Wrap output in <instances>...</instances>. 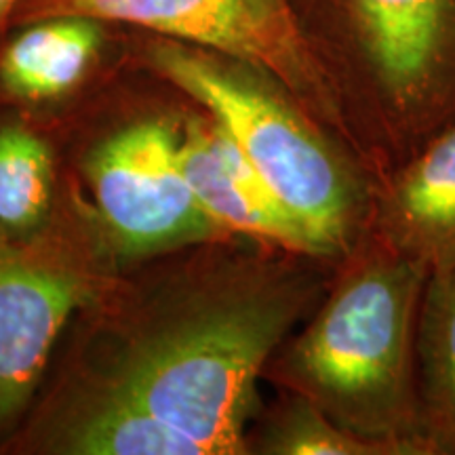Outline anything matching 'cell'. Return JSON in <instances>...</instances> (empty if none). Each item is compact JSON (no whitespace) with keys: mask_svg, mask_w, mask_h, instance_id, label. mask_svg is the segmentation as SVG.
Segmentation results:
<instances>
[{"mask_svg":"<svg viewBox=\"0 0 455 455\" xmlns=\"http://www.w3.org/2000/svg\"><path fill=\"white\" fill-rule=\"evenodd\" d=\"M430 268L373 232L315 321L284 352V382L346 430L432 455L415 375V333Z\"/></svg>","mask_w":455,"mask_h":455,"instance_id":"cell-1","label":"cell"},{"mask_svg":"<svg viewBox=\"0 0 455 455\" xmlns=\"http://www.w3.org/2000/svg\"><path fill=\"white\" fill-rule=\"evenodd\" d=\"M315 291L301 272H264L135 338L100 392L156 415L204 455L243 453L255 379Z\"/></svg>","mask_w":455,"mask_h":455,"instance_id":"cell-2","label":"cell"},{"mask_svg":"<svg viewBox=\"0 0 455 455\" xmlns=\"http://www.w3.org/2000/svg\"><path fill=\"white\" fill-rule=\"evenodd\" d=\"M315 53L379 181L455 121V0H329Z\"/></svg>","mask_w":455,"mask_h":455,"instance_id":"cell-3","label":"cell"},{"mask_svg":"<svg viewBox=\"0 0 455 455\" xmlns=\"http://www.w3.org/2000/svg\"><path fill=\"white\" fill-rule=\"evenodd\" d=\"M150 60L164 78L213 114L321 258L355 249L358 228L371 221L373 204L321 124L281 84L181 43L156 44Z\"/></svg>","mask_w":455,"mask_h":455,"instance_id":"cell-4","label":"cell"},{"mask_svg":"<svg viewBox=\"0 0 455 455\" xmlns=\"http://www.w3.org/2000/svg\"><path fill=\"white\" fill-rule=\"evenodd\" d=\"M21 21L83 15L155 30L276 81L323 127L348 138L338 98L291 0H21Z\"/></svg>","mask_w":455,"mask_h":455,"instance_id":"cell-5","label":"cell"},{"mask_svg":"<svg viewBox=\"0 0 455 455\" xmlns=\"http://www.w3.org/2000/svg\"><path fill=\"white\" fill-rule=\"evenodd\" d=\"M180 144V129L156 118L123 129L91 158L100 212L133 251L196 241L220 228L188 184Z\"/></svg>","mask_w":455,"mask_h":455,"instance_id":"cell-6","label":"cell"},{"mask_svg":"<svg viewBox=\"0 0 455 455\" xmlns=\"http://www.w3.org/2000/svg\"><path fill=\"white\" fill-rule=\"evenodd\" d=\"M83 293L78 276L0 241V426L26 405Z\"/></svg>","mask_w":455,"mask_h":455,"instance_id":"cell-7","label":"cell"},{"mask_svg":"<svg viewBox=\"0 0 455 455\" xmlns=\"http://www.w3.org/2000/svg\"><path fill=\"white\" fill-rule=\"evenodd\" d=\"M180 152L188 184L220 228L278 244L289 253L321 258L218 121L188 123Z\"/></svg>","mask_w":455,"mask_h":455,"instance_id":"cell-8","label":"cell"},{"mask_svg":"<svg viewBox=\"0 0 455 455\" xmlns=\"http://www.w3.org/2000/svg\"><path fill=\"white\" fill-rule=\"evenodd\" d=\"M369 228L430 270L455 259V121L379 181Z\"/></svg>","mask_w":455,"mask_h":455,"instance_id":"cell-9","label":"cell"},{"mask_svg":"<svg viewBox=\"0 0 455 455\" xmlns=\"http://www.w3.org/2000/svg\"><path fill=\"white\" fill-rule=\"evenodd\" d=\"M415 375L432 455H455V259L430 270L415 333Z\"/></svg>","mask_w":455,"mask_h":455,"instance_id":"cell-10","label":"cell"},{"mask_svg":"<svg viewBox=\"0 0 455 455\" xmlns=\"http://www.w3.org/2000/svg\"><path fill=\"white\" fill-rule=\"evenodd\" d=\"M101 28L83 15L28 21L0 53V81L24 100H49L70 91L98 53Z\"/></svg>","mask_w":455,"mask_h":455,"instance_id":"cell-11","label":"cell"},{"mask_svg":"<svg viewBox=\"0 0 455 455\" xmlns=\"http://www.w3.org/2000/svg\"><path fill=\"white\" fill-rule=\"evenodd\" d=\"M61 447L81 455H204L184 432L104 392L91 398L70 424Z\"/></svg>","mask_w":455,"mask_h":455,"instance_id":"cell-12","label":"cell"},{"mask_svg":"<svg viewBox=\"0 0 455 455\" xmlns=\"http://www.w3.org/2000/svg\"><path fill=\"white\" fill-rule=\"evenodd\" d=\"M51 156L44 141L20 127L0 129V226L38 224L51 198Z\"/></svg>","mask_w":455,"mask_h":455,"instance_id":"cell-13","label":"cell"},{"mask_svg":"<svg viewBox=\"0 0 455 455\" xmlns=\"http://www.w3.org/2000/svg\"><path fill=\"white\" fill-rule=\"evenodd\" d=\"M266 451L281 455H403L396 445L346 430L301 395L284 409L272 428Z\"/></svg>","mask_w":455,"mask_h":455,"instance_id":"cell-14","label":"cell"},{"mask_svg":"<svg viewBox=\"0 0 455 455\" xmlns=\"http://www.w3.org/2000/svg\"><path fill=\"white\" fill-rule=\"evenodd\" d=\"M21 0H0V26L9 20L11 13L20 7Z\"/></svg>","mask_w":455,"mask_h":455,"instance_id":"cell-15","label":"cell"}]
</instances>
